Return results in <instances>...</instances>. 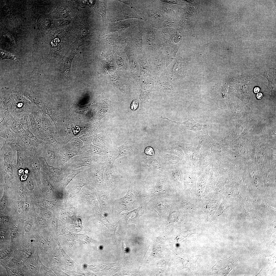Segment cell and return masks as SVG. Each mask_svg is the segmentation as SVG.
I'll list each match as a JSON object with an SVG mask.
<instances>
[{
  "mask_svg": "<svg viewBox=\"0 0 276 276\" xmlns=\"http://www.w3.org/2000/svg\"><path fill=\"white\" fill-rule=\"evenodd\" d=\"M84 145L83 142L79 138H76L73 139L64 146L68 149L81 152V149Z\"/></svg>",
  "mask_w": 276,
  "mask_h": 276,
  "instance_id": "15",
  "label": "cell"
},
{
  "mask_svg": "<svg viewBox=\"0 0 276 276\" xmlns=\"http://www.w3.org/2000/svg\"><path fill=\"white\" fill-rule=\"evenodd\" d=\"M108 155L102 156L92 154L88 156L80 154L72 158L64 165L66 167L73 169H78L82 168H87L105 162Z\"/></svg>",
  "mask_w": 276,
  "mask_h": 276,
  "instance_id": "1",
  "label": "cell"
},
{
  "mask_svg": "<svg viewBox=\"0 0 276 276\" xmlns=\"http://www.w3.org/2000/svg\"><path fill=\"white\" fill-rule=\"evenodd\" d=\"M112 17L111 18L110 22L112 23L128 19L133 18H141L137 14L126 9L117 10L113 12Z\"/></svg>",
  "mask_w": 276,
  "mask_h": 276,
  "instance_id": "9",
  "label": "cell"
},
{
  "mask_svg": "<svg viewBox=\"0 0 276 276\" xmlns=\"http://www.w3.org/2000/svg\"><path fill=\"white\" fill-rule=\"evenodd\" d=\"M188 120L183 122L173 121L165 117H161L170 121L172 123L178 125L180 131L187 130H191L194 132L198 136L208 134L209 130L212 127L211 125L202 124L196 122L192 118L190 112L188 113Z\"/></svg>",
  "mask_w": 276,
  "mask_h": 276,
  "instance_id": "3",
  "label": "cell"
},
{
  "mask_svg": "<svg viewBox=\"0 0 276 276\" xmlns=\"http://www.w3.org/2000/svg\"><path fill=\"white\" fill-rule=\"evenodd\" d=\"M27 187L29 190L31 191L33 190L34 188V186L32 181L31 179H29L27 181Z\"/></svg>",
  "mask_w": 276,
  "mask_h": 276,
  "instance_id": "27",
  "label": "cell"
},
{
  "mask_svg": "<svg viewBox=\"0 0 276 276\" xmlns=\"http://www.w3.org/2000/svg\"><path fill=\"white\" fill-rule=\"evenodd\" d=\"M0 136L7 141L15 143L18 141V138L10 129L5 125H0Z\"/></svg>",
  "mask_w": 276,
  "mask_h": 276,
  "instance_id": "14",
  "label": "cell"
},
{
  "mask_svg": "<svg viewBox=\"0 0 276 276\" xmlns=\"http://www.w3.org/2000/svg\"><path fill=\"white\" fill-rule=\"evenodd\" d=\"M145 153L148 155H154V151L153 149L150 147L146 148L145 151Z\"/></svg>",
  "mask_w": 276,
  "mask_h": 276,
  "instance_id": "29",
  "label": "cell"
},
{
  "mask_svg": "<svg viewBox=\"0 0 276 276\" xmlns=\"http://www.w3.org/2000/svg\"><path fill=\"white\" fill-rule=\"evenodd\" d=\"M2 220L4 222H8L9 221V218L6 216H2L1 217Z\"/></svg>",
  "mask_w": 276,
  "mask_h": 276,
  "instance_id": "35",
  "label": "cell"
},
{
  "mask_svg": "<svg viewBox=\"0 0 276 276\" xmlns=\"http://www.w3.org/2000/svg\"><path fill=\"white\" fill-rule=\"evenodd\" d=\"M116 148L118 149L119 150L118 154L116 157V159L129 155L132 150L131 146L127 144H125V143Z\"/></svg>",
  "mask_w": 276,
  "mask_h": 276,
  "instance_id": "19",
  "label": "cell"
},
{
  "mask_svg": "<svg viewBox=\"0 0 276 276\" xmlns=\"http://www.w3.org/2000/svg\"><path fill=\"white\" fill-rule=\"evenodd\" d=\"M116 156L114 154H110L104 162L105 182L108 190L114 189L118 185L114 168Z\"/></svg>",
  "mask_w": 276,
  "mask_h": 276,
  "instance_id": "4",
  "label": "cell"
},
{
  "mask_svg": "<svg viewBox=\"0 0 276 276\" xmlns=\"http://www.w3.org/2000/svg\"><path fill=\"white\" fill-rule=\"evenodd\" d=\"M25 134L28 137L38 142L41 143V141L38 139L37 137L29 130L23 129Z\"/></svg>",
  "mask_w": 276,
  "mask_h": 276,
  "instance_id": "23",
  "label": "cell"
},
{
  "mask_svg": "<svg viewBox=\"0 0 276 276\" xmlns=\"http://www.w3.org/2000/svg\"><path fill=\"white\" fill-rule=\"evenodd\" d=\"M81 151L89 155L93 154L104 156H108L110 154L106 150L91 144L84 145L81 148Z\"/></svg>",
  "mask_w": 276,
  "mask_h": 276,
  "instance_id": "12",
  "label": "cell"
},
{
  "mask_svg": "<svg viewBox=\"0 0 276 276\" xmlns=\"http://www.w3.org/2000/svg\"><path fill=\"white\" fill-rule=\"evenodd\" d=\"M88 179L94 184L101 186L107 190L104 175V163L86 169L84 170Z\"/></svg>",
  "mask_w": 276,
  "mask_h": 276,
  "instance_id": "5",
  "label": "cell"
},
{
  "mask_svg": "<svg viewBox=\"0 0 276 276\" xmlns=\"http://www.w3.org/2000/svg\"><path fill=\"white\" fill-rule=\"evenodd\" d=\"M31 227V224L30 223H28L26 224L25 226V229L26 232H28L30 229Z\"/></svg>",
  "mask_w": 276,
  "mask_h": 276,
  "instance_id": "31",
  "label": "cell"
},
{
  "mask_svg": "<svg viewBox=\"0 0 276 276\" xmlns=\"http://www.w3.org/2000/svg\"><path fill=\"white\" fill-rule=\"evenodd\" d=\"M263 97V95L262 93H259L257 94V97L258 99H261Z\"/></svg>",
  "mask_w": 276,
  "mask_h": 276,
  "instance_id": "37",
  "label": "cell"
},
{
  "mask_svg": "<svg viewBox=\"0 0 276 276\" xmlns=\"http://www.w3.org/2000/svg\"><path fill=\"white\" fill-rule=\"evenodd\" d=\"M49 145L48 144L46 146L45 151V157L49 165L58 167L57 151L58 148Z\"/></svg>",
  "mask_w": 276,
  "mask_h": 276,
  "instance_id": "10",
  "label": "cell"
},
{
  "mask_svg": "<svg viewBox=\"0 0 276 276\" xmlns=\"http://www.w3.org/2000/svg\"><path fill=\"white\" fill-rule=\"evenodd\" d=\"M33 165L36 170H39L41 168V164L39 160L37 159H35L33 162Z\"/></svg>",
  "mask_w": 276,
  "mask_h": 276,
  "instance_id": "24",
  "label": "cell"
},
{
  "mask_svg": "<svg viewBox=\"0 0 276 276\" xmlns=\"http://www.w3.org/2000/svg\"><path fill=\"white\" fill-rule=\"evenodd\" d=\"M102 36V39L109 44H124L126 43L129 38L126 34L121 33H104Z\"/></svg>",
  "mask_w": 276,
  "mask_h": 276,
  "instance_id": "7",
  "label": "cell"
},
{
  "mask_svg": "<svg viewBox=\"0 0 276 276\" xmlns=\"http://www.w3.org/2000/svg\"><path fill=\"white\" fill-rule=\"evenodd\" d=\"M43 220L42 218H40L38 220V223L40 224L43 225Z\"/></svg>",
  "mask_w": 276,
  "mask_h": 276,
  "instance_id": "39",
  "label": "cell"
},
{
  "mask_svg": "<svg viewBox=\"0 0 276 276\" xmlns=\"http://www.w3.org/2000/svg\"><path fill=\"white\" fill-rule=\"evenodd\" d=\"M260 89L258 87H255L254 89V91L255 93H257L260 91Z\"/></svg>",
  "mask_w": 276,
  "mask_h": 276,
  "instance_id": "38",
  "label": "cell"
},
{
  "mask_svg": "<svg viewBox=\"0 0 276 276\" xmlns=\"http://www.w3.org/2000/svg\"><path fill=\"white\" fill-rule=\"evenodd\" d=\"M148 33L149 38L151 41H153L155 39V36L154 32L150 31Z\"/></svg>",
  "mask_w": 276,
  "mask_h": 276,
  "instance_id": "30",
  "label": "cell"
},
{
  "mask_svg": "<svg viewBox=\"0 0 276 276\" xmlns=\"http://www.w3.org/2000/svg\"><path fill=\"white\" fill-rule=\"evenodd\" d=\"M0 238L1 239H4L6 236V233L4 230L1 231L0 233Z\"/></svg>",
  "mask_w": 276,
  "mask_h": 276,
  "instance_id": "32",
  "label": "cell"
},
{
  "mask_svg": "<svg viewBox=\"0 0 276 276\" xmlns=\"http://www.w3.org/2000/svg\"><path fill=\"white\" fill-rule=\"evenodd\" d=\"M20 137V140L26 146H31L33 144V140L30 139L26 135H18Z\"/></svg>",
  "mask_w": 276,
  "mask_h": 276,
  "instance_id": "22",
  "label": "cell"
},
{
  "mask_svg": "<svg viewBox=\"0 0 276 276\" xmlns=\"http://www.w3.org/2000/svg\"><path fill=\"white\" fill-rule=\"evenodd\" d=\"M6 201L3 199H1L0 201V210H3L5 208L6 205Z\"/></svg>",
  "mask_w": 276,
  "mask_h": 276,
  "instance_id": "28",
  "label": "cell"
},
{
  "mask_svg": "<svg viewBox=\"0 0 276 276\" xmlns=\"http://www.w3.org/2000/svg\"><path fill=\"white\" fill-rule=\"evenodd\" d=\"M130 19L119 21L109 24L105 31V33H121L133 24Z\"/></svg>",
  "mask_w": 276,
  "mask_h": 276,
  "instance_id": "8",
  "label": "cell"
},
{
  "mask_svg": "<svg viewBox=\"0 0 276 276\" xmlns=\"http://www.w3.org/2000/svg\"><path fill=\"white\" fill-rule=\"evenodd\" d=\"M10 236L12 238H15L16 235V230L14 229H12L10 233Z\"/></svg>",
  "mask_w": 276,
  "mask_h": 276,
  "instance_id": "33",
  "label": "cell"
},
{
  "mask_svg": "<svg viewBox=\"0 0 276 276\" xmlns=\"http://www.w3.org/2000/svg\"><path fill=\"white\" fill-rule=\"evenodd\" d=\"M87 168H82L74 170L66 167L62 177L63 179V184L64 186L65 187L66 186L76 175L83 172Z\"/></svg>",
  "mask_w": 276,
  "mask_h": 276,
  "instance_id": "13",
  "label": "cell"
},
{
  "mask_svg": "<svg viewBox=\"0 0 276 276\" xmlns=\"http://www.w3.org/2000/svg\"><path fill=\"white\" fill-rule=\"evenodd\" d=\"M55 20V22L57 27L60 28L65 26H71L70 24L72 22L71 19H70L62 18Z\"/></svg>",
  "mask_w": 276,
  "mask_h": 276,
  "instance_id": "21",
  "label": "cell"
},
{
  "mask_svg": "<svg viewBox=\"0 0 276 276\" xmlns=\"http://www.w3.org/2000/svg\"><path fill=\"white\" fill-rule=\"evenodd\" d=\"M63 6H60L57 7L56 10L53 12L54 14H55L56 16H58V18H62L65 19L67 18L71 19L73 18L72 15L70 10L67 7H64Z\"/></svg>",
  "mask_w": 276,
  "mask_h": 276,
  "instance_id": "17",
  "label": "cell"
},
{
  "mask_svg": "<svg viewBox=\"0 0 276 276\" xmlns=\"http://www.w3.org/2000/svg\"><path fill=\"white\" fill-rule=\"evenodd\" d=\"M45 166V170L50 174L55 177H62V175L66 168L64 166L60 167H55L50 165L46 162Z\"/></svg>",
  "mask_w": 276,
  "mask_h": 276,
  "instance_id": "16",
  "label": "cell"
},
{
  "mask_svg": "<svg viewBox=\"0 0 276 276\" xmlns=\"http://www.w3.org/2000/svg\"><path fill=\"white\" fill-rule=\"evenodd\" d=\"M9 252V250L7 249H6L4 250L1 253V257H4L7 255L8 253Z\"/></svg>",
  "mask_w": 276,
  "mask_h": 276,
  "instance_id": "34",
  "label": "cell"
},
{
  "mask_svg": "<svg viewBox=\"0 0 276 276\" xmlns=\"http://www.w3.org/2000/svg\"><path fill=\"white\" fill-rule=\"evenodd\" d=\"M141 188V187L139 186L132 188L123 197L116 200L112 199L110 203L113 207V213L117 216L124 211L129 210L135 202Z\"/></svg>",
  "mask_w": 276,
  "mask_h": 276,
  "instance_id": "2",
  "label": "cell"
},
{
  "mask_svg": "<svg viewBox=\"0 0 276 276\" xmlns=\"http://www.w3.org/2000/svg\"><path fill=\"white\" fill-rule=\"evenodd\" d=\"M138 101L135 99H134L132 102L130 108L131 109L135 110H136L138 108Z\"/></svg>",
  "mask_w": 276,
  "mask_h": 276,
  "instance_id": "26",
  "label": "cell"
},
{
  "mask_svg": "<svg viewBox=\"0 0 276 276\" xmlns=\"http://www.w3.org/2000/svg\"><path fill=\"white\" fill-rule=\"evenodd\" d=\"M81 153L68 149L64 146L57 151L58 167L62 166L73 157L80 155Z\"/></svg>",
  "mask_w": 276,
  "mask_h": 276,
  "instance_id": "6",
  "label": "cell"
},
{
  "mask_svg": "<svg viewBox=\"0 0 276 276\" xmlns=\"http://www.w3.org/2000/svg\"><path fill=\"white\" fill-rule=\"evenodd\" d=\"M0 56L2 60L9 59L20 63V61L17 56L11 53L0 50Z\"/></svg>",
  "mask_w": 276,
  "mask_h": 276,
  "instance_id": "20",
  "label": "cell"
},
{
  "mask_svg": "<svg viewBox=\"0 0 276 276\" xmlns=\"http://www.w3.org/2000/svg\"><path fill=\"white\" fill-rule=\"evenodd\" d=\"M142 204L138 208L130 212L124 213L122 214L127 218H136L143 214L144 211L142 208Z\"/></svg>",
  "mask_w": 276,
  "mask_h": 276,
  "instance_id": "18",
  "label": "cell"
},
{
  "mask_svg": "<svg viewBox=\"0 0 276 276\" xmlns=\"http://www.w3.org/2000/svg\"><path fill=\"white\" fill-rule=\"evenodd\" d=\"M94 8L96 12L102 16V27L105 30L106 29V15L107 1H96Z\"/></svg>",
  "mask_w": 276,
  "mask_h": 276,
  "instance_id": "11",
  "label": "cell"
},
{
  "mask_svg": "<svg viewBox=\"0 0 276 276\" xmlns=\"http://www.w3.org/2000/svg\"><path fill=\"white\" fill-rule=\"evenodd\" d=\"M32 254V251L31 250H29L25 254V257L27 258H29L30 257Z\"/></svg>",
  "mask_w": 276,
  "mask_h": 276,
  "instance_id": "36",
  "label": "cell"
},
{
  "mask_svg": "<svg viewBox=\"0 0 276 276\" xmlns=\"http://www.w3.org/2000/svg\"><path fill=\"white\" fill-rule=\"evenodd\" d=\"M24 163V159L22 156L20 155H18L17 158V165L19 168H21L23 166Z\"/></svg>",
  "mask_w": 276,
  "mask_h": 276,
  "instance_id": "25",
  "label": "cell"
}]
</instances>
